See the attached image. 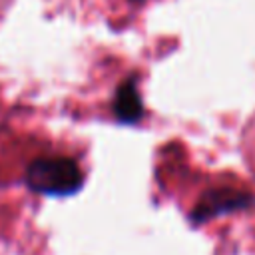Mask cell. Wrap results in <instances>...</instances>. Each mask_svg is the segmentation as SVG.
Here are the masks:
<instances>
[{"instance_id": "4", "label": "cell", "mask_w": 255, "mask_h": 255, "mask_svg": "<svg viewBox=\"0 0 255 255\" xmlns=\"http://www.w3.org/2000/svg\"><path fill=\"white\" fill-rule=\"evenodd\" d=\"M131 2H139V0H131Z\"/></svg>"}, {"instance_id": "1", "label": "cell", "mask_w": 255, "mask_h": 255, "mask_svg": "<svg viewBox=\"0 0 255 255\" xmlns=\"http://www.w3.org/2000/svg\"><path fill=\"white\" fill-rule=\"evenodd\" d=\"M26 183L36 193L70 195L82 187L84 175L70 157H40L28 165Z\"/></svg>"}, {"instance_id": "2", "label": "cell", "mask_w": 255, "mask_h": 255, "mask_svg": "<svg viewBox=\"0 0 255 255\" xmlns=\"http://www.w3.org/2000/svg\"><path fill=\"white\" fill-rule=\"evenodd\" d=\"M114 116L124 124H135L143 116V104L135 78H126L114 96Z\"/></svg>"}, {"instance_id": "3", "label": "cell", "mask_w": 255, "mask_h": 255, "mask_svg": "<svg viewBox=\"0 0 255 255\" xmlns=\"http://www.w3.org/2000/svg\"><path fill=\"white\" fill-rule=\"evenodd\" d=\"M247 201V197L243 195H237V193H227V191H215V193H209L203 197V201L197 205L195 213H193V219L195 221H203V219H209L213 215H219L221 211H231L239 205H243Z\"/></svg>"}]
</instances>
